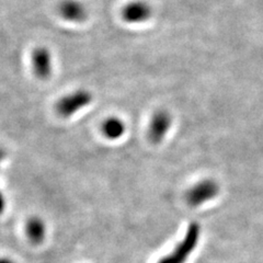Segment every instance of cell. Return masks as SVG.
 Masks as SVG:
<instances>
[{
  "mask_svg": "<svg viewBox=\"0 0 263 263\" xmlns=\"http://www.w3.org/2000/svg\"><path fill=\"white\" fill-rule=\"evenodd\" d=\"M60 15L68 22L80 23L87 20L88 10L79 0H63L57 7Z\"/></svg>",
  "mask_w": 263,
  "mask_h": 263,
  "instance_id": "cell-7",
  "label": "cell"
},
{
  "mask_svg": "<svg viewBox=\"0 0 263 263\" xmlns=\"http://www.w3.org/2000/svg\"><path fill=\"white\" fill-rule=\"evenodd\" d=\"M200 226L196 223H192L189 226L183 240L177 245L175 250L169 256L162 258L158 263H185L196 248L200 239Z\"/></svg>",
  "mask_w": 263,
  "mask_h": 263,
  "instance_id": "cell-1",
  "label": "cell"
},
{
  "mask_svg": "<svg viewBox=\"0 0 263 263\" xmlns=\"http://www.w3.org/2000/svg\"><path fill=\"white\" fill-rule=\"evenodd\" d=\"M218 194V185L213 180H204L197 183L187 192L186 199L192 206H199V205L214 199Z\"/></svg>",
  "mask_w": 263,
  "mask_h": 263,
  "instance_id": "cell-6",
  "label": "cell"
},
{
  "mask_svg": "<svg viewBox=\"0 0 263 263\" xmlns=\"http://www.w3.org/2000/svg\"><path fill=\"white\" fill-rule=\"evenodd\" d=\"M172 118L166 110H158L153 115L149 128H148V138L153 144H159L163 137L167 135L171 127Z\"/></svg>",
  "mask_w": 263,
  "mask_h": 263,
  "instance_id": "cell-5",
  "label": "cell"
},
{
  "mask_svg": "<svg viewBox=\"0 0 263 263\" xmlns=\"http://www.w3.org/2000/svg\"><path fill=\"white\" fill-rule=\"evenodd\" d=\"M27 233L32 242L39 243L44 239L45 225L40 218H32L28 223Z\"/></svg>",
  "mask_w": 263,
  "mask_h": 263,
  "instance_id": "cell-9",
  "label": "cell"
},
{
  "mask_svg": "<svg viewBox=\"0 0 263 263\" xmlns=\"http://www.w3.org/2000/svg\"><path fill=\"white\" fill-rule=\"evenodd\" d=\"M92 102V95L88 90L80 89L61 98L56 103V112L62 118H70Z\"/></svg>",
  "mask_w": 263,
  "mask_h": 263,
  "instance_id": "cell-2",
  "label": "cell"
},
{
  "mask_svg": "<svg viewBox=\"0 0 263 263\" xmlns=\"http://www.w3.org/2000/svg\"><path fill=\"white\" fill-rule=\"evenodd\" d=\"M153 9L151 5L144 0H134L129 2L122 8V19L130 24H138L151 19Z\"/></svg>",
  "mask_w": 263,
  "mask_h": 263,
  "instance_id": "cell-3",
  "label": "cell"
},
{
  "mask_svg": "<svg viewBox=\"0 0 263 263\" xmlns=\"http://www.w3.org/2000/svg\"><path fill=\"white\" fill-rule=\"evenodd\" d=\"M102 133L109 139H118L125 133V124L119 118L106 119L102 124Z\"/></svg>",
  "mask_w": 263,
  "mask_h": 263,
  "instance_id": "cell-8",
  "label": "cell"
},
{
  "mask_svg": "<svg viewBox=\"0 0 263 263\" xmlns=\"http://www.w3.org/2000/svg\"><path fill=\"white\" fill-rule=\"evenodd\" d=\"M31 63L34 75L41 79L46 80L51 77L53 71L52 55L48 48L40 46L33 49L31 55Z\"/></svg>",
  "mask_w": 263,
  "mask_h": 263,
  "instance_id": "cell-4",
  "label": "cell"
},
{
  "mask_svg": "<svg viewBox=\"0 0 263 263\" xmlns=\"http://www.w3.org/2000/svg\"><path fill=\"white\" fill-rule=\"evenodd\" d=\"M2 263H13V262L10 261V260H8V259H3Z\"/></svg>",
  "mask_w": 263,
  "mask_h": 263,
  "instance_id": "cell-10",
  "label": "cell"
}]
</instances>
